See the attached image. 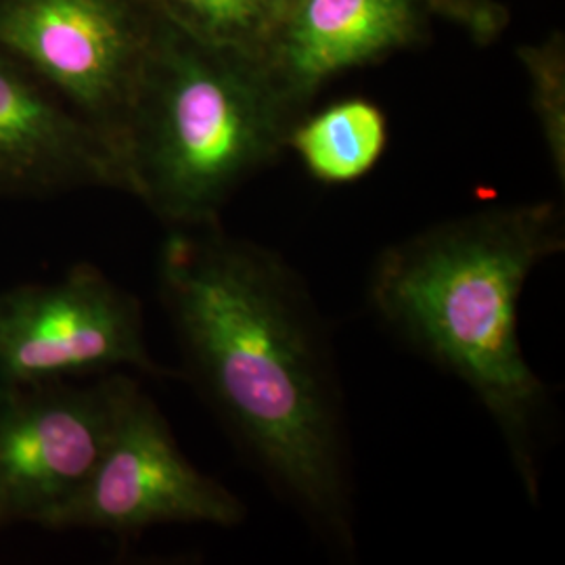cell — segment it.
Here are the masks:
<instances>
[{
	"label": "cell",
	"mask_w": 565,
	"mask_h": 565,
	"mask_svg": "<svg viewBox=\"0 0 565 565\" xmlns=\"http://www.w3.org/2000/svg\"><path fill=\"white\" fill-rule=\"evenodd\" d=\"M158 281L203 398L306 524L352 551L342 387L302 277L273 249L210 223L170 228Z\"/></svg>",
	"instance_id": "6da1fadb"
},
{
	"label": "cell",
	"mask_w": 565,
	"mask_h": 565,
	"mask_svg": "<svg viewBox=\"0 0 565 565\" xmlns=\"http://www.w3.org/2000/svg\"><path fill=\"white\" fill-rule=\"evenodd\" d=\"M564 249L555 203L497 207L385 247L369 282L375 315L482 403L532 501L546 387L525 361L518 310L532 270Z\"/></svg>",
	"instance_id": "7a4b0ae2"
},
{
	"label": "cell",
	"mask_w": 565,
	"mask_h": 565,
	"mask_svg": "<svg viewBox=\"0 0 565 565\" xmlns=\"http://www.w3.org/2000/svg\"><path fill=\"white\" fill-rule=\"evenodd\" d=\"M296 120L260 60L162 20L121 130L124 191L168 228L221 223L243 182L281 156Z\"/></svg>",
	"instance_id": "3957f363"
},
{
	"label": "cell",
	"mask_w": 565,
	"mask_h": 565,
	"mask_svg": "<svg viewBox=\"0 0 565 565\" xmlns=\"http://www.w3.org/2000/svg\"><path fill=\"white\" fill-rule=\"evenodd\" d=\"M160 23L147 0H0V49L118 156Z\"/></svg>",
	"instance_id": "277c9868"
},
{
	"label": "cell",
	"mask_w": 565,
	"mask_h": 565,
	"mask_svg": "<svg viewBox=\"0 0 565 565\" xmlns=\"http://www.w3.org/2000/svg\"><path fill=\"white\" fill-rule=\"evenodd\" d=\"M137 369L163 375L147 350L141 302L93 264L60 281L0 291V387Z\"/></svg>",
	"instance_id": "5b68a950"
},
{
	"label": "cell",
	"mask_w": 565,
	"mask_h": 565,
	"mask_svg": "<svg viewBox=\"0 0 565 565\" xmlns=\"http://www.w3.org/2000/svg\"><path fill=\"white\" fill-rule=\"evenodd\" d=\"M137 392L128 375L0 387V524L46 527L88 482Z\"/></svg>",
	"instance_id": "8992f818"
},
{
	"label": "cell",
	"mask_w": 565,
	"mask_h": 565,
	"mask_svg": "<svg viewBox=\"0 0 565 565\" xmlns=\"http://www.w3.org/2000/svg\"><path fill=\"white\" fill-rule=\"evenodd\" d=\"M243 520L242 499L182 455L160 408L139 390L88 482L46 527L124 536L153 525L235 527Z\"/></svg>",
	"instance_id": "52a82bcc"
},
{
	"label": "cell",
	"mask_w": 565,
	"mask_h": 565,
	"mask_svg": "<svg viewBox=\"0 0 565 565\" xmlns=\"http://www.w3.org/2000/svg\"><path fill=\"white\" fill-rule=\"evenodd\" d=\"M84 186L124 191L114 147L0 49V195L44 198Z\"/></svg>",
	"instance_id": "ba28073f"
},
{
	"label": "cell",
	"mask_w": 565,
	"mask_h": 565,
	"mask_svg": "<svg viewBox=\"0 0 565 565\" xmlns=\"http://www.w3.org/2000/svg\"><path fill=\"white\" fill-rule=\"evenodd\" d=\"M417 34V0H298L273 30L260 63L300 120L324 82L382 60Z\"/></svg>",
	"instance_id": "9c48e42d"
},
{
	"label": "cell",
	"mask_w": 565,
	"mask_h": 565,
	"mask_svg": "<svg viewBox=\"0 0 565 565\" xmlns=\"http://www.w3.org/2000/svg\"><path fill=\"white\" fill-rule=\"evenodd\" d=\"M387 118L377 103L350 97L331 103L289 128L291 149L306 172L323 184H350L366 177L384 158Z\"/></svg>",
	"instance_id": "30bf717a"
},
{
	"label": "cell",
	"mask_w": 565,
	"mask_h": 565,
	"mask_svg": "<svg viewBox=\"0 0 565 565\" xmlns=\"http://www.w3.org/2000/svg\"><path fill=\"white\" fill-rule=\"evenodd\" d=\"M153 11L195 41L263 60L270 23L263 0H147Z\"/></svg>",
	"instance_id": "8fae6325"
},
{
	"label": "cell",
	"mask_w": 565,
	"mask_h": 565,
	"mask_svg": "<svg viewBox=\"0 0 565 565\" xmlns=\"http://www.w3.org/2000/svg\"><path fill=\"white\" fill-rule=\"evenodd\" d=\"M520 57L532 78V99L546 151L559 181L565 177V61L562 36L541 46H522Z\"/></svg>",
	"instance_id": "7c38bea8"
},
{
	"label": "cell",
	"mask_w": 565,
	"mask_h": 565,
	"mask_svg": "<svg viewBox=\"0 0 565 565\" xmlns=\"http://www.w3.org/2000/svg\"><path fill=\"white\" fill-rule=\"evenodd\" d=\"M298 0H263L264 11H266V18H268V23H270V34L277 28V23L291 11V7Z\"/></svg>",
	"instance_id": "4fadbf2b"
}]
</instances>
